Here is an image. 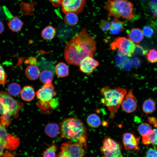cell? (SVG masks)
Returning <instances> with one entry per match:
<instances>
[{"mask_svg": "<svg viewBox=\"0 0 157 157\" xmlns=\"http://www.w3.org/2000/svg\"><path fill=\"white\" fill-rule=\"evenodd\" d=\"M96 44L95 38L87 32L85 28L82 29L66 45L64 50L65 60L69 64L79 65L85 58L93 57Z\"/></svg>", "mask_w": 157, "mask_h": 157, "instance_id": "cell-1", "label": "cell"}, {"mask_svg": "<svg viewBox=\"0 0 157 157\" xmlns=\"http://www.w3.org/2000/svg\"><path fill=\"white\" fill-rule=\"evenodd\" d=\"M60 131L62 137L64 138L86 142L87 128L78 119L69 117L64 119L61 123Z\"/></svg>", "mask_w": 157, "mask_h": 157, "instance_id": "cell-2", "label": "cell"}, {"mask_svg": "<svg viewBox=\"0 0 157 157\" xmlns=\"http://www.w3.org/2000/svg\"><path fill=\"white\" fill-rule=\"evenodd\" d=\"M102 97V102L110 112L111 119L113 118L127 93V90L119 87L111 88L106 86L100 90Z\"/></svg>", "mask_w": 157, "mask_h": 157, "instance_id": "cell-3", "label": "cell"}, {"mask_svg": "<svg viewBox=\"0 0 157 157\" xmlns=\"http://www.w3.org/2000/svg\"><path fill=\"white\" fill-rule=\"evenodd\" d=\"M23 104L14 99L9 94L3 91H0V121L1 124L8 126L10 122L12 116L17 118Z\"/></svg>", "mask_w": 157, "mask_h": 157, "instance_id": "cell-4", "label": "cell"}, {"mask_svg": "<svg viewBox=\"0 0 157 157\" xmlns=\"http://www.w3.org/2000/svg\"><path fill=\"white\" fill-rule=\"evenodd\" d=\"M104 8L108 11V18L130 20L134 16L133 4L127 0H108Z\"/></svg>", "mask_w": 157, "mask_h": 157, "instance_id": "cell-5", "label": "cell"}, {"mask_svg": "<svg viewBox=\"0 0 157 157\" xmlns=\"http://www.w3.org/2000/svg\"><path fill=\"white\" fill-rule=\"evenodd\" d=\"M5 126L0 125V157H15V154L4 152L5 149L10 151L17 148L19 144L18 138L8 133Z\"/></svg>", "mask_w": 157, "mask_h": 157, "instance_id": "cell-6", "label": "cell"}, {"mask_svg": "<svg viewBox=\"0 0 157 157\" xmlns=\"http://www.w3.org/2000/svg\"><path fill=\"white\" fill-rule=\"evenodd\" d=\"M100 149L103 157H124L121 144L108 136L104 138Z\"/></svg>", "mask_w": 157, "mask_h": 157, "instance_id": "cell-7", "label": "cell"}, {"mask_svg": "<svg viewBox=\"0 0 157 157\" xmlns=\"http://www.w3.org/2000/svg\"><path fill=\"white\" fill-rule=\"evenodd\" d=\"M113 50H117L119 53L131 56L135 52L136 45L129 38L119 37L116 38L110 44Z\"/></svg>", "mask_w": 157, "mask_h": 157, "instance_id": "cell-8", "label": "cell"}, {"mask_svg": "<svg viewBox=\"0 0 157 157\" xmlns=\"http://www.w3.org/2000/svg\"><path fill=\"white\" fill-rule=\"evenodd\" d=\"M61 151L69 157H83L87 149L86 142H67L61 145Z\"/></svg>", "mask_w": 157, "mask_h": 157, "instance_id": "cell-9", "label": "cell"}, {"mask_svg": "<svg viewBox=\"0 0 157 157\" xmlns=\"http://www.w3.org/2000/svg\"><path fill=\"white\" fill-rule=\"evenodd\" d=\"M86 1V0H63L61 4L62 11L65 14L70 12L80 13L83 9Z\"/></svg>", "mask_w": 157, "mask_h": 157, "instance_id": "cell-10", "label": "cell"}, {"mask_svg": "<svg viewBox=\"0 0 157 157\" xmlns=\"http://www.w3.org/2000/svg\"><path fill=\"white\" fill-rule=\"evenodd\" d=\"M56 94L54 87L52 83L44 84L36 92L37 98L43 102L49 101Z\"/></svg>", "mask_w": 157, "mask_h": 157, "instance_id": "cell-11", "label": "cell"}, {"mask_svg": "<svg viewBox=\"0 0 157 157\" xmlns=\"http://www.w3.org/2000/svg\"><path fill=\"white\" fill-rule=\"evenodd\" d=\"M121 106L122 110L126 113H132L135 110L137 106V102L133 94L132 89L125 95Z\"/></svg>", "mask_w": 157, "mask_h": 157, "instance_id": "cell-12", "label": "cell"}, {"mask_svg": "<svg viewBox=\"0 0 157 157\" xmlns=\"http://www.w3.org/2000/svg\"><path fill=\"white\" fill-rule=\"evenodd\" d=\"M140 137H136L133 133L126 132L123 135V145L126 150H135L138 149Z\"/></svg>", "mask_w": 157, "mask_h": 157, "instance_id": "cell-13", "label": "cell"}, {"mask_svg": "<svg viewBox=\"0 0 157 157\" xmlns=\"http://www.w3.org/2000/svg\"><path fill=\"white\" fill-rule=\"evenodd\" d=\"M99 65V63L92 57H88L83 59L79 64L80 69L87 75L91 73Z\"/></svg>", "mask_w": 157, "mask_h": 157, "instance_id": "cell-14", "label": "cell"}, {"mask_svg": "<svg viewBox=\"0 0 157 157\" xmlns=\"http://www.w3.org/2000/svg\"><path fill=\"white\" fill-rule=\"evenodd\" d=\"M115 62L116 65L119 68L129 70L132 67L133 61L128 56L118 53L115 57Z\"/></svg>", "mask_w": 157, "mask_h": 157, "instance_id": "cell-15", "label": "cell"}, {"mask_svg": "<svg viewBox=\"0 0 157 157\" xmlns=\"http://www.w3.org/2000/svg\"><path fill=\"white\" fill-rule=\"evenodd\" d=\"M20 95L23 100L29 101L33 99L35 96V93L33 88L31 86L28 85L22 88Z\"/></svg>", "mask_w": 157, "mask_h": 157, "instance_id": "cell-16", "label": "cell"}, {"mask_svg": "<svg viewBox=\"0 0 157 157\" xmlns=\"http://www.w3.org/2000/svg\"><path fill=\"white\" fill-rule=\"evenodd\" d=\"M25 74L26 76L29 79L35 80L40 76V72L38 67L34 65H31L26 68Z\"/></svg>", "mask_w": 157, "mask_h": 157, "instance_id": "cell-17", "label": "cell"}, {"mask_svg": "<svg viewBox=\"0 0 157 157\" xmlns=\"http://www.w3.org/2000/svg\"><path fill=\"white\" fill-rule=\"evenodd\" d=\"M144 35L142 31L137 28H132L128 34L129 38L136 43H138L143 40Z\"/></svg>", "mask_w": 157, "mask_h": 157, "instance_id": "cell-18", "label": "cell"}, {"mask_svg": "<svg viewBox=\"0 0 157 157\" xmlns=\"http://www.w3.org/2000/svg\"><path fill=\"white\" fill-rule=\"evenodd\" d=\"M156 102L152 98L146 99L142 105L143 111L146 114H151L156 110Z\"/></svg>", "mask_w": 157, "mask_h": 157, "instance_id": "cell-19", "label": "cell"}, {"mask_svg": "<svg viewBox=\"0 0 157 157\" xmlns=\"http://www.w3.org/2000/svg\"><path fill=\"white\" fill-rule=\"evenodd\" d=\"M55 72L60 77L67 76L69 74V69L66 64L62 62L58 63L55 66Z\"/></svg>", "mask_w": 157, "mask_h": 157, "instance_id": "cell-20", "label": "cell"}, {"mask_svg": "<svg viewBox=\"0 0 157 157\" xmlns=\"http://www.w3.org/2000/svg\"><path fill=\"white\" fill-rule=\"evenodd\" d=\"M110 32L113 34H117L124 30L123 23L119 19L114 18L110 22Z\"/></svg>", "mask_w": 157, "mask_h": 157, "instance_id": "cell-21", "label": "cell"}, {"mask_svg": "<svg viewBox=\"0 0 157 157\" xmlns=\"http://www.w3.org/2000/svg\"><path fill=\"white\" fill-rule=\"evenodd\" d=\"M59 126L56 123H49L46 126L45 128L46 134L51 138L56 137L59 133Z\"/></svg>", "mask_w": 157, "mask_h": 157, "instance_id": "cell-22", "label": "cell"}, {"mask_svg": "<svg viewBox=\"0 0 157 157\" xmlns=\"http://www.w3.org/2000/svg\"><path fill=\"white\" fill-rule=\"evenodd\" d=\"M9 28L13 31L17 32L22 28L23 22L17 17H13L8 23Z\"/></svg>", "mask_w": 157, "mask_h": 157, "instance_id": "cell-23", "label": "cell"}, {"mask_svg": "<svg viewBox=\"0 0 157 157\" xmlns=\"http://www.w3.org/2000/svg\"><path fill=\"white\" fill-rule=\"evenodd\" d=\"M142 142L145 145L157 144V129H153L149 134L142 137Z\"/></svg>", "mask_w": 157, "mask_h": 157, "instance_id": "cell-24", "label": "cell"}, {"mask_svg": "<svg viewBox=\"0 0 157 157\" xmlns=\"http://www.w3.org/2000/svg\"><path fill=\"white\" fill-rule=\"evenodd\" d=\"M56 33V29L51 26H48L42 31L41 36L42 38L46 40H51L55 37Z\"/></svg>", "mask_w": 157, "mask_h": 157, "instance_id": "cell-25", "label": "cell"}, {"mask_svg": "<svg viewBox=\"0 0 157 157\" xmlns=\"http://www.w3.org/2000/svg\"><path fill=\"white\" fill-rule=\"evenodd\" d=\"M87 122L89 126L94 128L98 127L101 124L100 118L95 113L90 114L88 116Z\"/></svg>", "mask_w": 157, "mask_h": 157, "instance_id": "cell-26", "label": "cell"}, {"mask_svg": "<svg viewBox=\"0 0 157 157\" xmlns=\"http://www.w3.org/2000/svg\"><path fill=\"white\" fill-rule=\"evenodd\" d=\"M65 14L64 21L67 25L74 26L77 24L78 22V18L76 13L70 12Z\"/></svg>", "mask_w": 157, "mask_h": 157, "instance_id": "cell-27", "label": "cell"}, {"mask_svg": "<svg viewBox=\"0 0 157 157\" xmlns=\"http://www.w3.org/2000/svg\"><path fill=\"white\" fill-rule=\"evenodd\" d=\"M39 76L40 81L44 84L52 83L53 78V75L52 72L47 70H44L41 72Z\"/></svg>", "mask_w": 157, "mask_h": 157, "instance_id": "cell-28", "label": "cell"}, {"mask_svg": "<svg viewBox=\"0 0 157 157\" xmlns=\"http://www.w3.org/2000/svg\"><path fill=\"white\" fill-rule=\"evenodd\" d=\"M8 93L13 96H18L21 90L20 85L15 82L12 83L8 85L7 88Z\"/></svg>", "mask_w": 157, "mask_h": 157, "instance_id": "cell-29", "label": "cell"}, {"mask_svg": "<svg viewBox=\"0 0 157 157\" xmlns=\"http://www.w3.org/2000/svg\"><path fill=\"white\" fill-rule=\"evenodd\" d=\"M138 131L142 137L147 136L150 134L153 131L151 126L147 123H143L138 126Z\"/></svg>", "mask_w": 157, "mask_h": 157, "instance_id": "cell-30", "label": "cell"}, {"mask_svg": "<svg viewBox=\"0 0 157 157\" xmlns=\"http://www.w3.org/2000/svg\"><path fill=\"white\" fill-rule=\"evenodd\" d=\"M56 149V146L52 145L44 151L43 157H55Z\"/></svg>", "mask_w": 157, "mask_h": 157, "instance_id": "cell-31", "label": "cell"}, {"mask_svg": "<svg viewBox=\"0 0 157 157\" xmlns=\"http://www.w3.org/2000/svg\"><path fill=\"white\" fill-rule=\"evenodd\" d=\"M148 60L151 63L157 62V51L155 49L150 50L147 53Z\"/></svg>", "mask_w": 157, "mask_h": 157, "instance_id": "cell-32", "label": "cell"}, {"mask_svg": "<svg viewBox=\"0 0 157 157\" xmlns=\"http://www.w3.org/2000/svg\"><path fill=\"white\" fill-rule=\"evenodd\" d=\"M7 76L3 66L0 65V84L4 85L7 83Z\"/></svg>", "mask_w": 157, "mask_h": 157, "instance_id": "cell-33", "label": "cell"}, {"mask_svg": "<svg viewBox=\"0 0 157 157\" xmlns=\"http://www.w3.org/2000/svg\"><path fill=\"white\" fill-rule=\"evenodd\" d=\"M149 5L153 16L157 17V0H150Z\"/></svg>", "mask_w": 157, "mask_h": 157, "instance_id": "cell-34", "label": "cell"}, {"mask_svg": "<svg viewBox=\"0 0 157 157\" xmlns=\"http://www.w3.org/2000/svg\"><path fill=\"white\" fill-rule=\"evenodd\" d=\"M99 26L101 30L104 31H106L110 30V22L106 20H101L99 24Z\"/></svg>", "mask_w": 157, "mask_h": 157, "instance_id": "cell-35", "label": "cell"}, {"mask_svg": "<svg viewBox=\"0 0 157 157\" xmlns=\"http://www.w3.org/2000/svg\"><path fill=\"white\" fill-rule=\"evenodd\" d=\"M142 32L144 35L147 37H150L154 33V30L153 28L148 26H145L144 27Z\"/></svg>", "mask_w": 157, "mask_h": 157, "instance_id": "cell-36", "label": "cell"}, {"mask_svg": "<svg viewBox=\"0 0 157 157\" xmlns=\"http://www.w3.org/2000/svg\"><path fill=\"white\" fill-rule=\"evenodd\" d=\"M145 157H157V149L149 148L147 151Z\"/></svg>", "mask_w": 157, "mask_h": 157, "instance_id": "cell-37", "label": "cell"}, {"mask_svg": "<svg viewBox=\"0 0 157 157\" xmlns=\"http://www.w3.org/2000/svg\"><path fill=\"white\" fill-rule=\"evenodd\" d=\"M135 50H136V51H137V52H138V53L142 54V55H144L145 53H146V51H145L141 46L139 45H136L135 51Z\"/></svg>", "mask_w": 157, "mask_h": 157, "instance_id": "cell-38", "label": "cell"}, {"mask_svg": "<svg viewBox=\"0 0 157 157\" xmlns=\"http://www.w3.org/2000/svg\"><path fill=\"white\" fill-rule=\"evenodd\" d=\"M52 4V5L55 7H58L61 5L63 0H48Z\"/></svg>", "mask_w": 157, "mask_h": 157, "instance_id": "cell-39", "label": "cell"}, {"mask_svg": "<svg viewBox=\"0 0 157 157\" xmlns=\"http://www.w3.org/2000/svg\"><path fill=\"white\" fill-rule=\"evenodd\" d=\"M133 63L135 66L138 67L140 64V60L137 58H135L133 59Z\"/></svg>", "mask_w": 157, "mask_h": 157, "instance_id": "cell-40", "label": "cell"}, {"mask_svg": "<svg viewBox=\"0 0 157 157\" xmlns=\"http://www.w3.org/2000/svg\"><path fill=\"white\" fill-rule=\"evenodd\" d=\"M36 59L34 57L30 58L28 61V63L31 65H34L36 62Z\"/></svg>", "mask_w": 157, "mask_h": 157, "instance_id": "cell-41", "label": "cell"}, {"mask_svg": "<svg viewBox=\"0 0 157 157\" xmlns=\"http://www.w3.org/2000/svg\"><path fill=\"white\" fill-rule=\"evenodd\" d=\"M57 157H69L64 152L60 151Z\"/></svg>", "mask_w": 157, "mask_h": 157, "instance_id": "cell-42", "label": "cell"}, {"mask_svg": "<svg viewBox=\"0 0 157 157\" xmlns=\"http://www.w3.org/2000/svg\"><path fill=\"white\" fill-rule=\"evenodd\" d=\"M4 27L3 23L0 21V34L4 31Z\"/></svg>", "mask_w": 157, "mask_h": 157, "instance_id": "cell-43", "label": "cell"}, {"mask_svg": "<svg viewBox=\"0 0 157 157\" xmlns=\"http://www.w3.org/2000/svg\"><path fill=\"white\" fill-rule=\"evenodd\" d=\"M0 125H1V124L0 123Z\"/></svg>", "mask_w": 157, "mask_h": 157, "instance_id": "cell-44", "label": "cell"}, {"mask_svg": "<svg viewBox=\"0 0 157 157\" xmlns=\"http://www.w3.org/2000/svg\"></svg>", "mask_w": 157, "mask_h": 157, "instance_id": "cell-45", "label": "cell"}, {"mask_svg": "<svg viewBox=\"0 0 157 157\" xmlns=\"http://www.w3.org/2000/svg\"></svg>", "mask_w": 157, "mask_h": 157, "instance_id": "cell-46", "label": "cell"}]
</instances>
